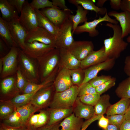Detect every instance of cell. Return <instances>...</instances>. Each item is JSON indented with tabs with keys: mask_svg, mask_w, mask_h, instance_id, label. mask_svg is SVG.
<instances>
[{
	"mask_svg": "<svg viewBox=\"0 0 130 130\" xmlns=\"http://www.w3.org/2000/svg\"><path fill=\"white\" fill-rule=\"evenodd\" d=\"M124 71L128 77L130 76V56H126L124 62Z\"/></svg>",
	"mask_w": 130,
	"mask_h": 130,
	"instance_id": "51",
	"label": "cell"
},
{
	"mask_svg": "<svg viewBox=\"0 0 130 130\" xmlns=\"http://www.w3.org/2000/svg\"><path fill=\"white\" fill-rule=\"evenodd\" d=\"M39 90L30 93L17 95L12 98L10 102L15 108L25 105L30 102L34 95Z\"/></svg>",
	"mask_w": 130,
	"mask_h": 130,
	"instance_id": "32",
	"label": "cell"
},
{
	"mask_svg": "<svg viewBox=\"0 0 130 130\" xmlns=\"http://www.w3.org/2000/svg\"><path fill=\"white\" fill-rule=\"evenodd\" d=\"M73 25L70 16L59 28V32L56 39L55 48L68 50L71 46L75 41L72 33Z\"/></svg>",
	"mask_w": 130,
	"mask_h": 130,
	"instance_id": "5",
	"label": "cell"
},
{
	"mask_svg": "<svg viewBox=\"0 0 130 130\" xmlns=\"http://www.w3.org/2000/svg\"><path fill=\"white\" fill-rule=\"evenodd\" d=\"M104 21L114 24H118V23L116 19H112L109 16L107 11L103 17L99 16L97 19L90 22L87 21L83 25L78 26L74 33L78 34L86 32L88 33L89 36L91 37H96L99 34L98 30L96 29L97 26L100 23Z\"/></svg>",
	"mask_w": 130,
	"mask_h": 130,
	"instance_id": "8",
	"label": "cell"
},
{
	"mask_svg": "<svg viewBox=\"0 0 130 130\" xmlns=\"http://www.w3.org/2000/svg\"><path fill=\"white\" fill-rule=\"evenodd\" d=\"M82 119L76 117L74 113L66 117L60 123V130H81L84 123Z\"/></svg>",
	"mask_w": 130,
	"mask_h": 130,
	"instance_id": "24",
	"label": "cell"
},
{
	"mask_svg": "<svg viewBox=\"0 0 130 130\" xmlns=\"http://www.w3.org/2000/svg\"><path fill=\"white\" fill-rule=\"evenodd\" d=\"M107 0H98L97 3V6L99 7H102L104 3Z\"/></svg>",
	"mask_w": 130,
	"mask_h": 130,
	"instance_id": "58",
	"label": "cell"
},
{
	"mask_svg": "<svg viewBox=\"0 0 130 130\" xmlns=\"http://www.w3.org/2000/svg\"><path fill=\"white\" fill-rule=\"evenodd\" d=\"M16 83V74L2 79L0 83L1 94L4 95L16 94L20 91L17 87Z\"/></svg>",
	"mask_w": 130,
	"mask_h": 130,
	"instance_id": "21",
	"label": "cell"
},
{
	"mask_svg": "<svg viewBox=\"0 0 130 130\" xmlns=\"http://www.w3.org/2000/svg\"><path fill=\"white\" fill-rule=\"evenodd\" d=\"M58 50L60 55L59 64V68L72 70L80 68L81 61L77 59L68 50Z\"/></svg>",
	"mask_w": 130,
	"mask_h": 130,
	"instance_id": "17",
	"label": "cell"
},
{
	"mask_svg": "<svg viewBox=\"0 0 130 130\" xmlns=\"http://www.w3.org/2000/svg\"><path fill=\"white\" fill-rule=\"evenodd\" d=\"M40 11L52 22L59 28L71 15V10H61L54 6L45 8Z\"/></svg>",
	"mask_w": 130,
	"mask_h": 130,
	"instance_id": "12",
	"label": "cell"
},
{
	"mask_svg": "<svg viewBox=\"0 0 130 130\" xmlns=\"http://www.w3.org/2000/svg\"><path fill=\"white\" fill-rule=\"evenodd\" d=\"M70 3L76 6L81 5L85 10L93 11L101 15L105 14L107 11L105 7H99L94 4V2L91 0H68Z\"/></svg>",
	"mask_w": 130,
	"mask_h": 130,
	"instance_id": "28",
	"label": "cell"
},
{
	"mask_svg": "<svg viewBox=\"0 0 130 130\" xmlns=\"http://www.w3.org/2000/svg\"><path fill=\"white\" fill-rule=\"evenodd\" d=\"M73 85L78 87L82 84L85 78V74L84 69L79 68L69 70Z\"/></svg>",
	"mask_w": 130,
	"mask_h": 130,
	"instance_id": "35",
	"label": "cell"
},
{
	"mask_svg": "<svg viewBox=\"0 0 130 130\" xmlns=\"http://www.w3.org/2000/svg\"><path fill=\"white\" fill-rule=\"evenodd\" d=\"M16 74L17 87L20 91L22 92L28 81L23 75L19 66Z\"/></svg>",
	"mask_w": 130,
	"mask_h": 130,
	"instance_id": "43",
	"label": "cell"
},
{
	"mask_svg": "<svg viewBox=\"0 0 130 130\" xmlns=\"http://www.w3.org/2000/svg\"><path fill=\"white\" fill-rule=\"evenodd\" d=\"M3 66V61L2 57H0V74L2 71Z\"/></svg>",
	"mask_w": 130,
	"mask_h": 130,
	"instance_id": "61",
	"label": "cell"
},
{
	"mask_svg": "<svg viewBox=\"0 0 130 130\" xmlns=\"http://www.w3.org/2000/svg\"><path fill=\"white\" fill-rule=\"evenodd\" d=\"M19 47H11L8 53L2 57L3 66L0 78L3 79L16 73L18 69Z\"/></svg>",
	"mask_w": 130,
	"mask_h": 130,
	"instance_id": "6",
	"label": "cell"
},
{
	"mask_svg": "<svg viewBox=\"0 0 130 130\" xmlns=\"http://www.w3.org/2000/svg\"><path fill=\"white\" fill-rule=\"evenodd\" d=\"M77 9L76 13L75 15H71L70 17L73 22L72 33L73 34L74 32L78 26V25L81 23L87 21V15L88 13V10L84 9L80 5L76 6Z\"/></svg>",
	"mask_w": 130,
	"mask_h": 130,
	"instance_id": "31",
	"label": "cell"
},
{
	"mask_svg": "<svg viewBox=\"0 0 130 130\" xmlns=\"http://www.w3.org/2000/svg\"><path fill=\"white\" fill-rule=\"evenodd\" d=\"M78 87L73 85L67 90L56 92L50 104L51 109L72 107L78 96Z\"/></svg>",
	"mask_w": 130,
	"mask_h": 130,
	"instance_id": "4",
	"label": "cell"
},
{
	"mask_svg": "<svg viewBox=\"0 0 130 130\" xmlns=\"http://www.w3.org/2000/svg\"><path fill=\"white\" fill-rule=\"evenodd\" d=\"M75 104V106L73 111L76 117L88 120L95 115L94 107L83 103L78 97L77 98Z\"/></svg>",
	"mask_w": 130,
	"mask_h": 130,
	"instance_id": "20",
	"label": "cell"
},
{
	"mask_svg": "<svg viewBox=\"0 0 130 130\" xmlns=\"http://www.w3.org/2000/svg\"><path fill=\"white\" fill-rule=\"evenodd\" d=\"M53 84L56 92L64 91L73 85V84L69 70L64 68H59Z\"/></svg>",
	"mask_w": 130,
	"mask_h": 130,
	"instance_id": "15",
	"label": "cell"
},
{
	"mask_svg": "<svg viewBox=\"0 0 130 130\" xmlns=\"http://www.w3.org/2000/svg\"><path fill=\"white\" fill-rule=\"evenodd\" d=\"M115 60L114 59L109 58L104 62L84 69L85 77L82 84L89 82L97 76L100 71H108L111 69L115 65Z\"/></svg>",
	"mask_w": 130,
	"mask_h": 130,
	"instance_id": "16",
	"label": "cell"
},
{
	"mask_svg": "<svg viewBox=\"0 0 130 130\" xmlns=\"http://www.w3.org/2000/svg\"><path fill=\"white\" fill-rule=\"evenodd\" d=\"M60 124L58 123L54 125L49 130H60Z\"/></svg>",
	"mask_w": 130,
	"mask_h": 130,
	"instance_id": "60",
	"label": "cell"
},
{
	"mask_svg": "<svg viewBox=\"0 0 130 130\" xmlns=\"http://www.w3.org/2000/svg\"><path fill=\"white\" fill-rule=\"evenodd\" d=\"M125 120H130V103L127 111L124 115Z\"/></svg>",
	"mask_w": 130,
	"mask_h": 130,
	"instance_id": "57",
	"label": "cell"
},
{
	"mask_svg": "<svg viewBox=\"0 0 130 130\" xmlns=\"http://www.w3.org/2000/svg\"><path fill=\"white\" fill-rule=\"evenodd\" d=\"M120 130V127L113 124H109L105 130Z\"/></svg>",
	"mask_w": 130,
	"mask_h": 130,
	"instance_id": "56",
	"label": "cell"
},
{
	"mask_svg": "<svg viewBox=\"0 0 130 130\" xmlns=\"http://www.w3.org/2000/svg\"><path fill=\"white\" fill-rule=\"evenodd\" d=\"M18 60L19 67L27 81L40 84L38 66L36 59L28 57L22 50L19 48Z\"/></svg>",
	"mask_w": 130,
	"mask_h": 130,
	"instance_id": "3",
	"label": "cell"
},
{
	"mask_svg": "<svg viewBox=\"0 0 130 130\" xmlns=\"http://www.w3.org/2000/svg\"><path fill=\"white\" fill-rule=\"evenodd\" d=\"M59 51L56 48L36 59L41 83L55 77L59 69Z\"/></svg>",
	"mask_w": 130,
	"mask_h": 130,
	"instance_id": "1",
	"label": "cell"
},
{
	"mask_svg": "<svg viewBox=\"0 0 130 130\" xmlns=\"http://www.w3.org/2000/svg\"><path fill=\"white\" fill-rule=\"evenodd\" d=\"M0 35L7 46L11 48L13 47H19L13 40L8 26L6 22L0 17Z\"/></svg>",
	"mask_w": 130,
	"mask_h": 130,
	"instance_id": "27",
	"label": "cell"
},
{
	"mask_svg": "<svg viewBox=\"0 0 130 130\" xmlns=\"http://www.w3.org/2000/svg\"><path fill=\"white\" fill-rule=\"evenodd\" d=\"M97 93L95 88L89 82L84 83L78 87V97L90 94Z\"/></svg>",
	"mask_w": 130,
	"mask_h": 130,
	"instance_id": "38",
	"label": "cell"
},
{
	"mask_svg": "<svg viewBox=\"0 0 130 130\" xmlns=\"http://www.w3.org/2000/svg\"><path fill=\"white\" fill-rule=\"evenodd\" d=\"M15 108L10 102L2 104L0 106V118L3 120L6 118L13 113Z\"/></svg>",
	"mask_w": 130,
	"mask_h": 130,
	"instance_id": "36",
	"label": "cell"
},
{
	"mask_svg": "<svg viewBox=\"0 0 130 130\" xmlns=\"http://www.w3.org/2000/svg\"><path fill=\"white\" fill-rule=\"evenodd\" d=\"M0 10L2 18L6 22L19 17L16 9L7 0H0Z\"/></svg>",
	"mask_w": 130,
	"mask_h": 130,
	"instance_id": "26",
	"label": "cell"
},
{
	"mask_svg": "<svg viewBox=\"0 0 130 130\" xmlns=\"http://www.w3.org/2000/svg\"><path fill=\"white\" fill-rule=\"evenodd\" d=\"M98 122L99 126L102 130H105L107 128L109 124V121L108 118L102 116L99 119Z\"/></svg>",
	"mask_w": 130,
	"mask_h": 130,
	"instance_id": "49",
	"label": "cell"
},
{
	"mask_svg": "<svg viewBox=\"0 0 130 130\" xmlns=\"http://www.w3.org/2000/svg\"><path fill=\"white\" fill-rule=\"evenodd\" d=\"M116 78L112 77L108 81L95 88L97 93L101 95L114 86L116 84Z\"/></svg>",
	"mask_w": 130,
	"mask_h": 130,
	"instance_id": "39",
	"label": "cell"
},
{
	"mask_svg": "<svg viewBox=\"0 0 130 130\" xmlns=\"http://www.w3.org/2000/svg\"><path fill=\"white\" fill-rule=\"evenodd\" d=\"M108 14L109 16L114 17L119 22L123 38L130 34V13L127 11L119 12L113 11L109 12Z\"/></svg>",
	"mask_w": 130,
	"mask_h": 130,
	"instance_id": "19",
	"label": "cell"
},
{
	"mask_svg": "<svg viewBox=\"0 0 130 130\" xmlns=\"http://www.w3.org/2000/svg\"><path fill=\"white\" fill-rule=\"evenodd\" d=\"M109 58L105 53L104 46L96 51H93L81 61L80 68L85 69L104 62Z\"/></svg>",
	"mask_w": 130,
	"mask_h": 130,
	"instance_id": "18",
	"label": "cell"
},
{
	"mask_svg": "<svg viewBox=\"0 0 130 130\" xmlns=\"http://www.w3.org/2000/svg\"><path fill=\"white\" fill-rule=\"evenodd\" d=\"M53 5L55 7L62 9L63 10L70 11L65 5V1L64 0H52Z\"/></svg>",
	"mask_w": 130,
	"mask_h": 130,
	"instance_id": "46",
	"label": "cell"
},
{
	"mask_svg": "<svg viewBox=\"0 0 130 130\" xmlns=\"http://www.w3.org/2000/svg\"><path fill=\"white\" fill-rule=\"evenodd\" d=\"M30 4L35 10L54 6L52 2L48 0H33Z\"/></svg>",
	"mask_w": 130,
	"mask_h": 130,
	"instance_id": "40",
	"label": "cell"
},
{
	"mask_svg": "<svg viewBox=\"0 0 130 130\" xmlns=\"http://www.w3.org/2000/svg\"><path fill=\"white\" fill-rule=\"evenodd\" d=\"M112 77L110 75H102L100 76H97L89 82L93 87L96 88L108 81Z\"/></svg>",
	"mask_w": 130,
	"mask_h": 130,
	"instance_id": "42",
	"label": "cell"
},
{
	"mask_svg": "<svg viewBox=\"0 0 130 130\" xmlns=\"http://www.w3.org/2000/svg\"><path fill=\"white\" fill-rule=\"evenodd\" d=\"M25 49L23 51L28 57L37 59L48 53L55 47L36 41L26 43Z\"/></svg>",
	"mask_w": 130,
	"mask_h": 130,
	"instance_id": "11",
	"label": "cell"
},
{
	"mask_svg": "<svg viewBox=\"0 0 130 130\" xmlns=\"http://www.w3.org/2000/svg\"><path fill=\"white\" fill-rule=\"evenodd\" d=\"M106 25L111 28L113 36L104 40L106 54L109 58L116 59L119 58L121 53L127 48L128 45L122 38V30L118 24L107 23Z\"/></svg>",
	"mask_w": 130,
	"mask_h": 130,
	"instance_id": "2",
	"label": "cell"
},
{
	"mask_svg": "<svg viewBox=\"0 0 130 130\" xmlns=\"http://www.w3.org/2000/svg\"><path fill=\"white\" fill-rule=\"evenodd\" d=\"M16 109L19 114L23 123L26 126H27L28 121L30 117L39 109L30 103L23 106L16 108Z\"/></svg>",
	"mask_w": 130,
	"mask_h": 130,
	"instance_id": "29",
	"label": "cell"
},
{
	"mask_svg": "<svg viewBox=\"0 0 130 130\" xmlns=\"http://www.w3.org/2000/svg\"><path fill=\"white\" fill-rule=\"evenodd\" d=\"M38 122L34 128L37 129L44 126L48 122L49 117V112L45 110H41L39 113Z\"/></svg>",
	"mask_w": 130,
	"mask_h": 130,
	"instance_id": "41",
	"label": "cell"
},
{
	"mask_svg": "<svg viewBox=\"0 0 130 130\" xmlns=\"http://www.w3.org/2000/svg\"><path fill=\"white\" fill-rule=\"evenodd\" d=\"M19 18L6 22L13 40L23 51L26 47L25 39L28 32L20 22Z\"/></svg>",
	"mask_w": 130,
	"mask_h": 130,
	"instance_id": "7",
	"label": "cell"
},
{
	"mask_svg": "<svg viewBox=\"0 0 130 130\" xmlns=\"http://www.w3.org/2000/svg\"><path fill=\"white\" fill-rule=\"evenodd\" d=\"M103 115H95L91 118L87 120V121L84 122L82 126L81 130H85L91 124L96 120H99Z\"/></svg>",
	"mask_w": 130,
	"mask_h": 130,
	"instance_id": "47",
	"label": "cell"
},
{
	"mask_svg": "<svg viewBox=\"0 0 130 130\" xmlns=\"http://www.w3.org/2000/svg\"><path fill=\"white\" fill-rule=\"evenodd\" d=\"M110 96L108 94L101 96L99 100L94 106L95 115H103L106 114L111 105L110 101Z\"/></svg>",
	"mask_w": 130,
	"mask_h": 130,
	"instance_id": "30",
	"label": "cell"
},
{
	"mask_svg": "<svg viewBox=\"0 0 130 130\" xmlns=\"http://www.w3.org/2000/svg\"><path fill=\"white\" fill-rule=\"evenodd\" d=\"M3 120V124L8 126L15 127L27 126L23 124L16 108L12 114Z\"/></svg>",
	"mask_w": 130,
	"mask_h": 130,
	"instance_id": "34",
	"label": "cell"
},
{
	"mask_svg": "<svg viewBox=\"0 0 130 130\" xmlns=\"http://www.w3.org/2000/svg\"><path fill=\"white\" fill-rule=\"evenodd\" d=\"M54 86L53 83L40 89L35 94L30 103L39 109L46 107L49 103Z\"/></svg>",
	"mask_w": 130,
	"mask_h": 130,
	"instance_id": "14",
	"label": "cell"
},
{
	"mask_svg": "<svg viewBox=\"0 0 130 130\" xmlns=\"http://www.w3.org/2000/svg\"><path fill=\"white\" fill-rule=\"evenodd\" d=\"M28 126H25L18 127H10L3 124H1L0 130H26Z\"/></svg>",
	"mask_w": 130,
	"mask_h": 130,
	"instance_id": "52",
	"label": "cell"
},
{
	"mask_svg": "<svg viewBox=\"0 0 130 130\" xmlns=\"http://www.w3.org/2000/svg\"><path fill=\"white\" fill-rule=\"evenodd\" d=\"M101 95L98 93L90 94L78 97L80 101L85 104L94 106L100 98Z\"/></svg>",
	"mask_w": 130,
	"mask_h": 130,
	"instance_id": "37",
	"label": "cell"
},
{
	"mask_svg": "<svg viewBox=\"0 0 130 130\" xmlns=\"http://www.w3.org/2000/svg\"><path fill=\"white\" fill-rule=\"evenodd\" d=\"M73 111L72 107L51 109L49 111V121L46 125L50 126L58 123L62 119L71 115Z\"/></svg>",
	"mask_w": 130,
	"mask_h": 130,
	"instance_id": "23",
	"label": "cell"
},
{
	"mask_svg": "<svg viewBox=\"0 0 130 130\" xmlns=\"http://www.w3.org/2000/svg\"><path fill=\"white\" fill-rule=\"evenodd\" d=\"M120 130H130V120H125L120 127Z\"/></svg>",
	"mask_w": 130,
	"mask_h": 130,
	"instance_id": "55",
	"label": "cell"
},
{
	"mask_svg": "<svg viewBox=\"0 0 130 130\" xmlns=\"http://www.w3.org/2000/svg\"><path fill=\"white\" fill-rule=\"evenodd\" d=\"M39 116V113L32 114L28 119V126L34 128L38 122Z\"/></svg>",
	"mask_w": 130,
	"mask_h": 130,
	"instance_id": "50",
	"label": "cell"
},
{
	"mask_svg": "<svg viewBox=\"0 0 130 130\" xmlns=\"http://www.w3.org/2000/svg\"><path fill=\"white\" fill-rule=\"evenodd\" d=\"M92 42L74 41L68 50L78 60L82 61L94 51Z\"/></svg>",
	"mask_w": 130,
	"mask_h": 130,
	"instance_id": "13",
	"label": "cell"
},
{
	"mask_svg": "<svg viewBox=\"0 0 130 130\" xmlns=\"http://www.w3.org/2000/svg\"><path fill=\"white\" fill-rule=\"evenodd\" d=\"M7 46H8L0 38V57H3L5 56L9 51H8V47H7Z\"/></svg>",
	"mask_w": 130,
	"mask_h": 130,
	"instance_id": "48",
	"label": "cell"
},
{
	"mask_svg": "<svg viewBox=\"0 0 130 130\" xmlns=\"http://www.w3.org/2000/svg\"><path fill=\"white\" fill-rule=\"evenodd\" d=\"M39 26L42 27L49 32L56 39L59 32V28L52 22L39 10H35Z\"/></svg>",
	"mask_w": 130,
	"mask_h": 130,
	"instance_id": "22",
	"label": "cell"
},
{
	"mask_svg": "<svg viewBox=\"0 0 130 130\" xmlns=\"http://www.w3.org/2000/svg\"><path fill=\"white\" fill-rule=\"evenodd\" d=\"M120 9L130 13V0H121Z\"/></svg>",
	"mask_w": 130,
	"mask_h": 130,
	"instance_id": "53",
	"label": "cell"
},
{
	"mask_svg": "<svg viewBox=\"0 0 130 130\" xmlns=\"http://www.w3.org/2000/svg\"><path fill=\"white\" fill-rule=\"evenodd\" d=\"M9 3L17 10L18 13H20L22 10L25 0H8Z\"/></svg>",
	"mask_w": 130,
	"mask_h": 130,
	"instance_id": "45",
	"label": "cell"
},
{
	"mask_svg": "<svg viewBox=\"0 0 130 130\" xmlns=\"http://www.w3.org/2000/svg\"><path fill=\"white\" fill-rule=\"evenodd\" d=\"M126 40L127 42H130V35L127 38Z\"/></svg>",
	"mask_w": 130,
	"mask_h": 130,
	"instance_id": "63",
	"label": "cell"
},
{
	"mask_svg": "<svg viewBox=\"0 0 130 130\" xmlns=\"http://www.w3.org/2000/svg\"><path fill=\"white\" fill-rule=\"evenodd\" d=\"M36 129L35 128L33 127L28 126L26 130H36Z\"/></svg>",
	"mask_w": 130,
	"mask_h": 130,
	"instance_id": "62",
	"label": "cell"
},
{
	"mask_svg": "<svg viewBox=\"0 0 130 130\" xmlns=\"http://www.w3.org/2000/svg\"><path fill=\"white\" fill-rule=\"evenodd\" d=\"M19 20L27 32L39 26L35 10L26 0L24 5Z\"/></svg>",
	"mask_w": 130,
	"mask_h": 130,
	"instance_id": "9",
	"label": "cell"
},
{
	"mask_svg": "<svg viewBox=\"0 0 130 130\" xmlns=\"http://www.w3.org/2000/svg\"><path fill=\"white\" fill-rule=\"evenodd\" d=\"M36 41L45 44L50 45L55 48L56 39L47 30L38 26L28 32L25 43Z\"/></svg>",
	"mask_w": 130,
	"mask_h": 130,
	"instance_id": "10",
	"label": "cell"
},
{
	"mask_svg": "<svg viewBox=\"0 0 130 130\" xmlns=\"http://www.w3.org/2000/svg\"><path fill=\"white\" fill-rule=\"evenodd\" d=\"M109 121V124L115 125L120 127L124 121L125 120L124 115H115L107 116Z\"/></svg>",
	"mask_w": 130,
	"mask_h": 130,
	"instance_id": "44",
	"label": "cell"
},
{
	"mask_svg": "<svg viewBox=\"0 0 130 130\" xmlns=\"http://www.w3.org/2000/svg\"><path fill=\"white\" fill-rule=\"evenodd\" d=\"M110 4L111 8L114 10H117L120 9L121 0H110Z\"/></svg>",
	"mask_w": 130,
	"mask_h": 130,
	"instance_id": "54",
	"label": "cell"
},
{
	"mask_svg": "<svg viewBox=\"0 0 130 130\" xmlns=\"http://www.w3.org/2000/svg\"><path fill=\"white\" fill-rule=\"evenodd\" d=\"M53 125L50 126H48L46 125L43 127L37 128L36 130H49Z\"/></svg>",
	"mask_w": 130,
	"mask_h": 130,
	"instance_id": "59",
	"label": "cell"
},
{
	"mask_svg": "<svg viewBox=\"0 0 130 130\" xmlns=\"http://www.w3.org/2000/svg\"><path fill=\"white\" fill-rule=\"evenodd\" d=\"M130 103V99L121 98L119 101L111 104L109 107L106 113L107 116L115 115H124Z\"/></svg>",
	"mask_w": 130,
	"mask_h": 130,
	"instance_id": "25",
	"label": "cell"
},
{
	"mask_svg": "<svg viewBox=\"0 0 130 130\" xmlns=\"http://www.w3.org/2000/svg\"><path fill=\"white\" fill-rule=\"evenodd\" d=\"M117 95L121 98L130 99V76L122 81L115 91Z\"/></svg>",
	"mask_w": 130,
	"mask_h": 130,
	"instance_id": "33",
	"label": "cell"
}]
</instances>
